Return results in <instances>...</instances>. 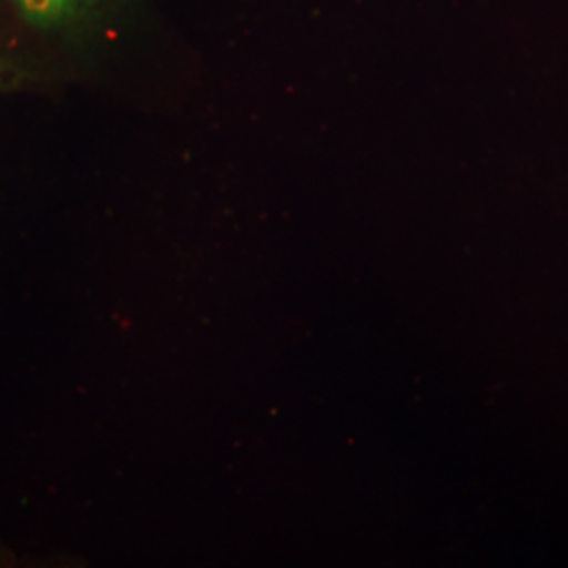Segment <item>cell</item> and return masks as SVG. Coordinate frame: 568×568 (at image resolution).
Masks as SVG:
<instances>
[{
    "instance_id": "obj_1",
    "label": "cell",
    "mask_w": 568,
    "mask_h": 568,
    "mask_svg": "<svg viewBox=\"0 0 568 568\" xmlns=\"http://www.w3.org/2000/svg\"><path fill=\"white\" fill-rule=\"evenodd\" d=\"M93 0H18L23 16L39 26H58L77 20Z\"/></svg>"
}]
</instances>
